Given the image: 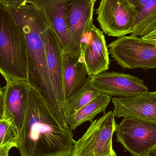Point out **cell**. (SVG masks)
Listing matches in <instances>:
<instances>
[{
  "instance_id": "5b68a950",
  "label": "cell",
  "mask_w": 156,
  "mask_h": 156,
  "mask_svg": "<svg viewBox=\"0 0 156 156\" xmlns=\"http://www.w3.org/2000/svg\"><path fill=\"white\" fill-rule=\"evenodd\" d=\"M108 48L109 54L123 68H156V43L125 35L110 43Z\"/></svg>"
},
{
  "instance_id": "d6986e66",
  "label": "cell",
  "mask_w": 156,
  "mask_h": 156,
  "mask_svg": "<svg viewBox=\"0 0 156 156\" xmlns=\"http://www.w3.org/2000/svg\"><path fill=\"white\" fill-rule=\"evenodd\" d=\"M18 133L11 123L3 118L0 121V146L16 144Z\"/></svg>"
},
{
  "instance_id": "7c38bea8",
  "label": "cell",
  "mask_w": 156,
  "mask_h": 156,
  "mask_svg": "<svg viewBox=\"0 0 156 156\" xmlns=\"http://www.w3.org/2000/svg\"><path fill=\"white\" fill-rule=\"evenodd\" d=\"M112 101L115 117L156 121V91L128 98L114 97Z\"/></svg>"
},
{
  "instance_id": "5bb4252c",
  "label": "cell",
  "mask_w": 156,
  "mask_h": 156,
  "mask_svg": "<svg viewBox=\"0 0 156 156\" xmlns=\"http://www.w3.org/2000/svg\"><path fill=\"white\" fill-rule=\"evenodd\" d=\"M63 74L66 100L80 90L86 83L89 77L81 55L63 53Z\"/></svg>"
},
{
  "instance_id": "603a6c76",
  "label": "cell",
  "mask_w": 156,
  "mask_h": 156,
  "mask_svg": "<svg viewBox=\"0 0 156 156\" xmlns=\"http://www.w3.org/2000/svg\"><path fill=\"white\" fill-rule=\"evenodd\" d=\"M141 37L147 41L156 43V28L149 34Z\"/></svg>"
},
{
  "instance_id": "cb8c5ba5",
  "label": "cell",
  "mask_w": 156,
  "mask_h": 156,
  "mask_svg": "<svg viewBox=\"0 0 156 156\" xmlns=\"http://www.w3.org/2000/svg\"><path fill=\"white\" fill-rule=\"evenodd\" d=\"M3 118V91L0 86V121Z\"/></svg>"
},
{
  "instance_id": "2e32d148",
  "label": "cell",
  "mask_w": 156,
  "mask_h": 156,
  "mask_svg": "<svg viewBox=\"0 0 156 156\" xmlns=\"http://www.w3.org/2000/svg\"><path fill=\"white\" fill-rule=\"evenodd\" d=\"M112 96L100 93L96 97L78 110L67 119L68 124L73 131L85 122H91L94 117L101 112L105 113Z\"/></svg>"
},
{
  "instance_id": "7402d4cb",
  "label": "cell",
  "mask_w": 156,
  "mask_h": 156,
  "mask_svg": "<svg viewBox=\"0 0 156 156\" xmlns=\"http://www.w3.org/2000/svg\"><path fill=\"white\" fill-rule=\"evenodd\" d=\"M130 3L135 8L144 6L151 0H128Z\"/></svg>"
},
{
  "instance_id": "7a4b0ae2",
  "label": "cell",
  "mask_w": 156,
  "mask_h": 156,
  "mask_svg": "<svg viewBox=\"0 0 156 156\" xmlns=\"http://www.w3.org/2000/svg\"><path fill=\"white\" fill-rule=\"evenodd\" d=\"M3 5L25 36L28 83L40 94L58 117L67 121L55 94L48 69L43 35L51 27V25L44 11L30 3Z\"/></svg>"
},
{
  "instance_id": "3957f363",
  "label": "cell",
  "mask_w": 156,
  "mask_h": 156,
  "mask_svg": "<svg viewBox=\"0 0 156 156\" xmlns=\"http://www.w3.org/2000/svg\"><path fill=\"white\" fill-rule=\"evenodd\" d=\"M0 74L6 81H27L26 39L6 7L0 4Z\"/></svg>"
},
{
  "instance_id": "8992f818",
  "label": "cell",
  "mask_w": 156,
  "mask_h": 156,
  "mask_svg": "<svg viewBox=\"0 0 156 156\" xmlns=\"http://www.w3.org/2000/svg\"><path fill=\"white\" fill-rule=\"evenodd\" d=\"M115 133L117 142L133 156H144L156 145V121L123 118Z\"/></svg>"
},
{
  "instance_id": "30bf717a",
  "label": "cell",
  "mask_w": 156,
  "mask_h": 156,
  "mask_svg": "<svg viewBox=\"0 0 156 156\" xmlns=\"http://www.w3.org/2000/svg\"><path fill=\"white\" fill-rule=\"evenodd\" d=\"M30 84L27 81H6L3 90V119L19 133L26 113Z\"/></svg>"
},
{
  "instance_id": "ac0fdd59",
  "label": "cell",
  "mask_w": 156,
  "mask_h": 156,
  "mask_svg": "<svg viewBox=\"0 0 156 156\" xmlns=\"http://www.w3.org/2000/svg\"><path fill=\"white\" fill-rule=\"evenodd\" d=\"M100 93L92 86L89 77L84 85L66 100L65 115L66 120L78 110L94 99Z\"/></svg>"
},
{
  "instance_id": "e0dca14e",
  "label": "cell",
  "mask_w": 156,
  "mask_h": 156,
  "mask_svg": "<svg viewBox=\"0 0 156 156\" xmlns=\"http://www.w3.org/2000/svg\"><path fill=\"white\" fill-rule=\"evenodd\" d=\"M135 9L136 15L132 35L144 36L156 28V0H151L144 6Z\"/></svg>"
},
{
  "instance_id": "52a82bcc",
  "label": "cell",
  "mask_w": 156,
  "mask_h": 156,
  "mask_svg": "<svg viewBox=\"0 0 156 156\" xmlns=\"http://www.w3.org/2000/svg\"><path fill=\"white\" fill-rule=\"evenodd\" d=\"M96 13L107 35L119 37L133 33L136 10L128 0H101Z\"/></svg>"
},
{
  "instance_id": "9c48e42d",
  "label": "cell",
  "mask_w": 156,
  "mask_h": 156,
  "mask_svg": "<svg viewBox=\"0 0 156 156\" xmlns=\"http://www.w3.org/2000/svg\"><path fill=\"white\" fill-rule=\"evenodd\" d=\"M89 78L94 89L111 96L128 98L148 92L143 80L129 74L106 71Z\"/></svg>"
},
{
  "instance_id": "ba28073f",
  "label": "cell",
  "mask_w": 156,
  "mask_h": 156,
  "mask_svg": "<svg viewBox=\"0 0 156 156\" xmlns=\"http://www.w3.org/2000/svg\"><path fill=\"white\" fill-rule=\"evenodd\" d=\"M94 13L86 24L80 43V51L88 72L92 77L107 71L110 65L109 52L103 32L94 26Z\"/></svg>"
},
{
  "instance_id": "ffe728a7",
  "label": "cell",
  "mask_w": 156,
  "mask_h": 156,
  "mask_svg": "<svg viewBox=\"0 0 156 156\" xmlns=\"http://www.w3.org/2000/svg\"><path fill=\"white\" fill-rule=\"evenodd\" d=\"M14 3L27 2L44 10L47 7L55 4L60 0H10Z\"/></svg>"
},
{
  "instance_id": "4fadbf2b",
  "label": "cell",
  "mask_w": 156,
  "mask_h": 156,
  "mask_svg": "<svg viewBox=\"0 0 156 156\" xmlns=\"http://www.w3.org/2000/svg\"><path fill=\"white\" fill-rule=\"evenodd\" d=\"M96 0H63L66 20L74 55H80V43L84 28L94 13Z\"/></svg>"
},
{
  "instance_id": "8fae6325",
  "label": "cell",
  "mask_w": 156,
  "mask_h": 156,
  "mask_svg": "<svg viewBox=\"0 0 156 156\" xmlns=\"http://www.w3.org/2000/svg\"><path fill=\"white\" fill-rule=\"evenodd\" d=\"M43 37L50 80L57 99L65 115L66 98L63 82V50L51 27L44 33Z\"/></svg>"
},
{
  "instance_id": "9a60e30c",
  "label": "cell",
  "mask_w": 156,
  "mask_h": 156,
  "mask_svg": "<svg viewBox=\"0 0 156 156\" xmlns=\"http://www.w3.org/2000/svg\"><path fill=\"white\" fill-rule=\"evenodd\" d=\"M51 28L55 33L64 54L74 55L72 40L69 35L65 16L63 0L44 10Z\"/></svg>"
},
{
  "instance_id": "d4e9b609",
  "label": "cell",
  "mask_w": 156,
  "mask_h": 156,
  "mask_svg": "<svg viewBox=\"0 0 156 156\" xmlns=\"http://www.w3.org/2000/svg\"><path fill=\"white\" fill-rule=\"evenodd\" d=\"M144 156H156V145L149 150Z\"/></svg>"
},
{
  "instance_id": "44dd1931",
  "label": "cell",
  "mask_w": 156,
  "mask_h": 156,
  "mask_svg": "<svg viewBox=\"0 0 156 156\" xmlns=\"http://www.w3.org/2000/svg\"><path fill=\"white\" fill-rule=\"evenodd\" d=\"M13 147L16 148V144H11L0 146V156H10L9 152Z\"/></svg>"
},
{
  "instance_id": "6da1fadb",
  "label": "cell",
  "mask_w": 156,
  "mask_h": 156,
  "mask_svg": "<svg viewBox=\"0 0 156 156\" xmlns=\"http://www.w3.org/2000/svg\"><path fill=\"white\" fill-rule=\"evenodd\" d=\"M73 136L67 122L58 117L30 86L26 113L16 140L21 156H71Z\"/></svg>"
},
{
  "instance_id": "277c9868",
  "label": "cell",
  "mask_w": 156,
  "mask_h": 156,
  "mask_svg": "<svg viewBox=\"0 0 156 156\" xmlns=\"http://www.w3.org/2000/svg\"><path fill=\"white\" fill-rule=\"evenodd\" d=\"M116 124L112 111L93 120L81 138L74 141L71 156H116L112 144Z\"/></svg>"
}]
</instances>
